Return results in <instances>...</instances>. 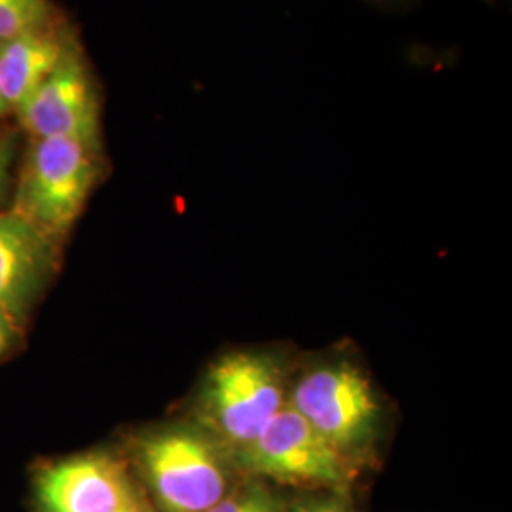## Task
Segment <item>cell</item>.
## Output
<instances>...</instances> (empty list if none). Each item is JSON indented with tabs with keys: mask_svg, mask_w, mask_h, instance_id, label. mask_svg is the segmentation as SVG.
Here are the masks:
<instances>
[{
	"mask_svg": "<svg viewBox=\"0 0 512 512\" xmlns=\"http://www.w3.org/2000/svg\"><path fill=\"white\" fill-rule=\"evenodd\" d=\"M133 461L162 512H207L234 488V459L200 425H171L135 440Z\"/></svg>",
	"mask_w": 512,
	"mask_h": 512,
	"instance_id": "obj_1",
	"label": "cell"
},
{
	"mask_svg": "<svg viewBox=\"0 0 512 512\" xmlns=\"http://www.w3.org/2000/svg\"><path fill=\"white\" fill-rule=\"evenodd\" d=\"M283 365L260 351H232L209 368L200 393V427L236 459L287 404Z\"/></svg>",
	"mask_w": 512,
	"mask_h": 512,
	"instance_id": "obj_2",
	"label": "cell"
},
{
	"mask_svg": "<svg viewBox=\"0 0 512 512\" xmlns=\"http://www.w3.org/2000/svg\"><path fill=\"white\" fill-rule=\"evenodd\" d=\"M289 404L351 463L374 446L382 404L359 366L336 361L308 368L289 389Z\"/></svg>",
	"mask_w": 512,
	"mask_h": 512,
	"instance_id": "obj_3",
	"label": "cell"
},
{
	"mask_svg": "<svg viewBox=\"0 0 512 512\" xmlns=\"http://www.w3.org/2000/svg\"><path fill=\"white\" fill-rule=\"evenodd\" d=\"M236 465L277 484L338 494H344L357 475V465L330 446L289 401L236 459Z\"/></svg>",
	"mask_w": 512,
	"mask_h": 512,
	"instance_id": "obj_4",
	"label": "cell"
},
{
	"mask_svg": "<svg viewBox=\"0 0 512 512\" xmlns=\"http://www.w3.org/2000/svg\"><path fill=\"white\" fill-rule=\"evenodd\" d=\"M97 154L99 148L74 139H38L23 173L19 215L48 236L67 232L92 192Z\"/></svg>",
	"mask_w": 512,
	"mask_h": 512,
	"instance_id": "obj_5",
	"label": "cell"
},
{
	"mask_svg": "<svg viewBox=\"0 0 512 512\" xmlns=\"http://www.w3.org/2000/svg\"><path fill=\"white\" fill-rule=\"evenodd\" d=\"M37 512H122L143 492L128 465L107 452H90L44 465L33 484Z\"/></svg>",
	"mask_w": 512,
	"mask_h": 512,
	"instance_id": "obj_6",
	"label": "cell"
},
{
	"mask_svg": "<svg viewBox=\"0 0 512 512\" xmlns=\"http://www.w3.org/2000/svg\"><path fill=\"white\" fill-rule=\"evenodd\" d=\"M38 139L65 137L99 148V103L82 59L67 50L52 74L18 109Z\"/></svg>",
	"mask_w": 512,
	"mask_h": 512,
	"instance_id": "obj_7",
	"label": "cell"
},
{
	"mask_svg": "<svg viewBox=\"0 0 512 512\" xmlns=\"http://www.w3.org/2000/svg\"><path fill=\"white\" fill-rule=\"evenodd\" d=\"M52 236L23 215H0V310L23 319L54 270Z\"/></svg>",
	"mask_w": 512,
	"mask_h": 512,
	"instance_id": "obj_8",
	"label": "cell"
},
{
	"mask_svg": "<svg viewBox=\"0 0 512 512\" xmlns=\"http://www.w3.org/2000/svg\"><path fill=\"white\" fill-rule=\"evenodd\" d=\"M65 54L61 40L44 31L4 40L0 44V97L6 107L19 109Z\"/></svg>",
	"mask_w": 512,
	"mask_h": 512,
	"instance_id": "obj_9",
	"label": "cell"
},
{
	"mask_svg": "<svg viewBox=\"0 0 512 512\" xmlns=\"http://www.w3.org/2000/svg\"><path fill=\"white\" fill-rule=\"evenodd\" d=\"M48 18L46 0H0V42L42 31Z\"/></svg>",
	"mask_w": 512,
	"mask_h": 512,
	"instance_id": "obj_10",
	"label": "cell"
},
{
	"mask_svg": "<svg viewBox=\"0 0 512 512\" xmlns=\"http://www.w3.org/2000/svg\"><path fill=\"white\" fill-rule=\"evenodd\" d=\"M287 507L262 480L236 482L234 488L207 512H285Z\"/></svg>",
	"mask_w": 512,
	"mask_h": 512,
	"instance_id": "obj_11",
	"label": "cell"
},
{
	"mask_svg": "<svg viewBox=\"0 0 512 512\" xmlns=\"http://www.w3.org/2000/svg\"><path fill=\"white\" fill-rule=\"evenodd\" d=\"M285 512H357L344 494L332 492L330 495L311 497L298 501L293 507H287Z\"/></svg>",
	"mask_w": 512,
	"mask_h": 512,
	"instance_id": "obj_12",
	"label": "cell"
},
{
	"mask_svg": "<svg viewBox=\"0 0 512 512\" xmlns=\"http://www.w3.org/2000/svg\"><path fill=\"white\" fill-rule=\"evenodd\" d=\"M16 154V141L10 135H0V202L10 184V169Z\"/></svg>",
	"mask_w": 512,
	"mask_h": 512,
	"instance_id": "obj_13",
	"label": "cell"
},
{
	"mask_svg": "<svg viewBox=\"0 0 512 512\" xmlns=\"http://www.w3.org/2000/svg\"><path fill=\"white\" fill-rule=\"evenodd\" d=\"M14 336H16V330H14L12 319L0 310V355L10 348V344L14 342Z\"/></svg>",
	"mask_w": 512,
	"mask_h": 512,
	"instance_id": "obj_14",
	"label": "cell"
},
{
	"mask_svg": "<svg viewBox=\"0 0 512 512\" xmlns=\"http://www.w3.org/2000/svg\"><path fill=\"white\" fill-rule=\"evenodd\" d=\"M122 512H156V509L150 505V501L143 495V497H139L133 505H129L126 511Z\"/></svg>",
	"mask_w": 512,
	"mask_h": 512,
	"instance_id": "obj_15",
	"label": "cell"
},
{
	"mask_svg": "<svg viewBox=\"0 0 512 512\" xmlns=\"http://www.w3.org/2000/svg\"><path fill=\"white\" fill-rule=\"evenodd\" d=\"M6 109H8V107H6V103L0 99V114H2V112H6Z\"/></svg>",
	"mask_w": 512,
	"mask_h": 512,
	"instance_id": "obj_16",
	"label": "cell"
},
{
	"mask_svg": "<svg viewBox=\"0 0 512 512\" xmlns=\"http://www.w3.org/2000/svg\"><path fill=\"white\" fill-rule=\"evenodd\" d=\"M0 99H2V97H0Z\"/></svg>",
	"mask_w": 512,
	"mask_h": 512,
	"instance_id": "obj_17",
	"label": "cell"
}]
</instances>
